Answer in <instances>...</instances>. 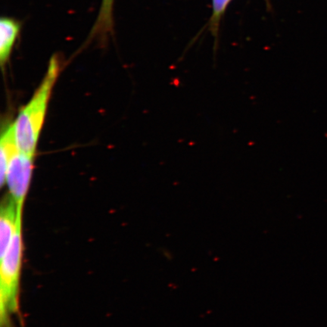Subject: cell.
<instances>
[{
	"label": "cell",
	"instance_id": "1",
	"mask_svg": "<svg viewBox=\"0 0 327 327\" xmlns=\"http://www.w3.org/2000/svg\"><path fill=\"white\" fill-rule=\"evenodd\" d=\"M60 65L56 57L50 60L46 73L30 101L19 112L14 122L18 146L21 152L35 156L49 101L58 78Z\"/></svg>",
	"mask_w": 327,
	"mask_h": 327
},
{
	"label": "cell",
	"instance_id": "2",
	"mask_svg": "<svg viewBox=\"0 0 327 327\" xmlns=\"http://www.w3.org/2000/svg\"><path fill=\"white\" fill-rule=\"evenodd\" d=\"M22 211L18 219L16 232L5 256L0 259V327H14L11 317L19 310L20 276L24 243Z\"/></svg>",
	"mask_w": 327,
	"mask_h": 327
},
{
	"label": "cell",
	"instance_id": "3",
	"mask_svg": "<svg viewBox=\"0 0 327 327\" xmlns=\"http://www.w3.org/2000/svg\"><path fill=\"white\" fill-rule=\"evenodd\" d=\"M33 159V157L19 151L12 158L8 168L6 183L8 185L9 194L18 207H24L30 187Z\"/></svg>",
	"mask_w": 327,
	"mask_h": 327
},
{
	"label": "cell",
	"instance_id": "4",
	"mask_svg": "<svg viewBox=\"0 0 327 327\" xmlns=\"http://www.w3.org/2000/svg\"><path fill=\"white\" fill-rule=\"evenodd\" d=\"M20 211H23V207H18L10 194L6 195L2 201L0 210V259L5 256L10 246L17 229Z\"/></svg>",
	"mask_w": 327,
	"mask_h": 327
},
{
	"label": "cell",
	"instance_id": "5",
	"mask_svg": "<svg viewBox=\"0 0 327 327\" xmlns=\"http://www.w3.org/2000/svg\"><path fill=\"white\" fill-rule=\"evenodd\" d=\"M20 151L18 146L14 123L8 124L3 130L0 141V184H6V174L9 164L14 155Z\"/></svg>",
	"mask_w": 327,
	"mask_h": 327
},
{
	"label": "cell",
	"instance_id": "6",
	"mask_svg": "<svg viewBox=\"0 0 327 327\" xmlns=\"http://www.w3.org/2000/svg\"><path fill=\"white\" fill-rule=\"evenodd\" d=\"M20 32V24L10 18H2L0 21V61L2 66L9 60L13 45Z\"/></svg>",
	"mask_w": 327,
	"mask_h": 327
},
{
	"label": "cell",
	"instance_id": "7",
	"mask_svg": "<svg viewBox=\"0 0 327 327\" xmlns=\"http://www.w3.org/2000/svg\"><path fill=\"white\" fill-rule=\"evenodd\" d=\"M114 0H102L97 21L93 29V33L104 36L112 30V11Z\"/></svg>",
	"mask_w": 327,
	"mask_h": 327
},
{
	"label": "cell",
	"instance_id": "8",
	"mask_svg": "<svg viewBox=\"0 0 327 327\" xmlns=\"http://www.w3.org/2000/svg\"><path fill=\"white\" fill-rule=\"evenodd\" d=\"M230 1L231 0H213V14L211 21V26L214 33L217 32L220 19Z\"/></svg>",
	"mask_w": 327,
	"mask_h": 327
}]
</instances>
